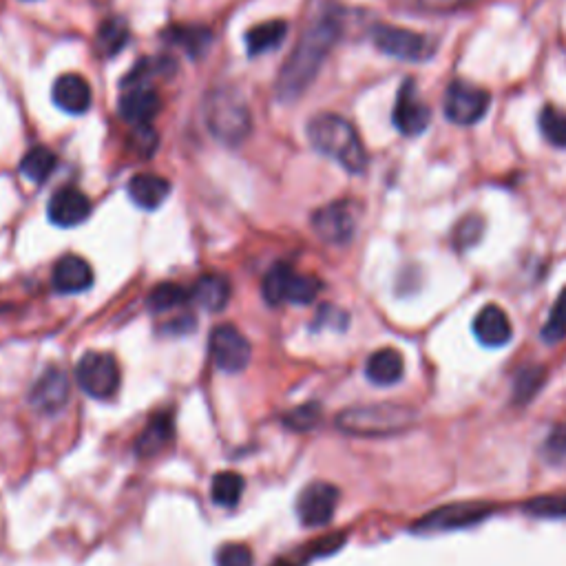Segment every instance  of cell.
<instances>
[{"instance_id":"1","label":"cell","mask_w":566,"mask_h":566,"mask_svg":"<svg viewBox=\"0 0 566 566\" xmlns=\"http://www.w3.org/2000/svg\"><path fill=\"white\" fill-rule=\"evenodd\" d=\"M341 29L343 25L339 16L330 12L314 20V23L303 31V36L297 40V47L292 49L286 65L279 71L275 91L281 102H295L306 93V89L312 85V80L317 78L323 60L328 58L332 47L337 45Z\"/></svg>"},{"instance_id":"2","label":"cell","mask_w":566,"mask_h":566,"mask_svg":"<svg viewBox=\"0 0 566 566\" xmlns=\"http://www.w3.org/2000/svg\"><path fill=\"white\" fill-rule=\"evenodd\" d=\"M308 140L314 151L328 155L352 175L368 169V153L352 124L337 113H319L308 122Z\"/></svg>"},{"instance_id":"3","label":"cell","mask_w":566,"mask_h":566,"mask_svg":"<svg viewBox=\"0 0 566 566\" xmlns=\"http://www.w3.org/2000/svg\"><path fill=\"white\" fill-rule=\"evenodd\" d=\"M334 423L339 432L348 436L383 438L410 429L416 423V414L401 405H368L341 412Z\"/></svg>"},{"instance_id":"4","label":"cell","mask_w":566,"mask_h":566,"mask_svg":"<svg viewBox=\"0 0 566 566\" xmlns=\"http://www.w3.org/2000/svg\"><path fill=\"white\" fill-rule=\"evenodd\" d=\"M204 118L213 138L228 146H239L253 129V118H250L246 100L228 87H219L208 96Z\"/></svg>"},{"instance_id":"5","label":"cell","mask_w":566,"mask_h":566,"mask_svg":"<svg viewBox=\"0 0 566 566\" xmlns=\"http://www.w3.org/2000/svg\"><path fill=\"white\" fill-rule=\"evenodd\" d=\"M372 40L385 56L405 62H425L436 54V43L432 38L396 25H376L372 29Z\"/></svg>"},{"instance_id":"6","label":"cell","mask_w":566,"mask_h":566,"mask_svg":"<svg viewBox=\"0 0 566 566\" xmlns=\"http://www.w3.org/2000/svg\"><path fill=\"white\" fill-rule=\"evenodd\" d=\"M80 390L98 401H107L120 387V365L107 352H87L76 365Z\"/></svg>"},{"instance_id":"7","label":"cell","mask_w":566,"mask_h":566,"mask_svg":"<svg viewBox=\"0 0 566 566\" xmlns=\"http://www.w3.org/2000/svg\"><path fill=\"white\" fill-rule=\"evenodd\" d=\"M489 104V91L471 85L467 80H454L445 93V115L454 124H463V127L485 118Z\"/></svg>"},{"instance_id":"8","label":"cell","mask_w":566,"mask_h":566,"mask_svg":"<svg viewBox=\"0 0 566 566\" xmlns=\"http://www.w3.org/2000/svg\"><path fill=\"white\" fill-rule=\"evenodd\" d=\"M491 516V507L482 502H454V505L440 507L416 522V533H443L467 529Z\"/></svg>"},{"instance_id":"9","label":"cell","mask_w":566,"mask_h":566,"mask_svg":"<svg viewBox=\"0 0 566 566\" xmlns=\"http://www.w3.org/2000/svg\"><path fill=\"white\" fill-rule=\"evenodd\" d=\"M339 489L330 482H310L297 498V516L303 527L321 529L334 518L339 505Z\"/></svg>"},{"instance_id":"10","label":"cell","mask_w":566,"mask_h":566,"mask_svg":"<svg viewBox=\"0 0 566 566\" xmlns=\"http://www.w3.org/2000/svg\"><path fill=\"white\" fill-rule=\"evenodd\" d=\"M211 356L215 365L226 374H239L248 368L253 348L250 341L235 326L224 323L211 334Z\"/></svg>"},{"instance_id":"11","label":"cell","mask_w":566,"mask_h":566,"mask_svg":"<svg viewBox=\"0 0 566 566\" xmlns=\"http://www.w3.org/2000/svg\"><path fill=\"white\" fill-rule=\"evenodd\" d=\"M392 120L394 127L407 135V138L421 135L429 127V122H432V111L421 100V93H418V87L412 78H407L403 87L398 89Z\"/></svg>"},{"instance_id":"12","label":"cell","mask_w":566,"mask_h":566,"mask_svg":"<svg viewBox=\"0 0 566 566\" xmlns=\"http://www.w3.org/2000/svg\"><path fill=\"white\" fill-rule=\"evenodd\" d=\"M312 228L326 244L343 246L356 233V208L350 202H332L312 215Z\"/></svg>"},{"instance_id":"13","label":"cell","mask_w":566,"mask_h":566,"mask_svg":"<svg viewBox=\"0 0 566 566\" xmlns=\"http://www.w3.org/2000/svg\"><path fill=\"white\" fill-rule=\"evenodd\" d=\"M69 401V379L65 370L49 368L31 387L29 403L40 414H58Z\"/></svg>"},{"instance_id":"14","label":"cell","mask_w":566,"mask_h":566,"mask_svg":"<svg viewBox=\"0 0 566 566\" xmlns=\"http://www.w3.org/2000/svg\"><path fill=\"white\" fill-rule=\"evenodd\" d=\"M47 215L51 224L62 228L80 226L91 215V199L78 188H62L49 199Z\"/></svg>"},{"instance_id":"15","label":"cell","mask_w":566,"mask_h":566,"mask_svg":"<svg viewBox=\"0 0 566 566\" xmlns=\"http://www.w3.org/2000/svg\"><path fill=\"white\" fill-rule=\"evenodd\" d=\"M162 109L160 93L151 87L127 89L120 100V115L133 127H149Z\"/></svg>"},{"instance_id":"16","label":"cell","mask_w":566,"mask_h":566,"mask_svg":"<svg viewBox=\"0 0 566 566\" xmlns=\"http://www.w3.org/2000/svg\"><path fill=\"white\" fill-rule=\"evenodd\" d=\"M56 107L69 115H82L91 109L93 93L89 82L78 73H65L54 85Z\"/></svg>"},{"instance_id":"17","label":"cell","mask_w":566,"mask_h":566,"mask_svg":"<svg viewBox=\"0 0 566 566\" xmlns=\"http://www.w3.org/2000/svg\"><path fill=\"white\" fill-rule=\"evenodd\" d=\"M474 334L485 348H502L513 337L511 321L500 306H485L474 319Z\"/></svg>"},{"instance_id":"18","label":"cell","mask_w":566,"mask_h":566,"mask_svg":"<svg viewBox=\"0 0 566 566\" xmlns=\"http://www.w3.org/2000/svg\"><path fill=\"white\" fill-rule=\"evenodd\" d=\"M93 286V268L87 259L67 255L54 268V288L62 295H76Z\"/></svg>"},{"instance_id":"19","label":"cell","mask_w":566,"mask_h":566,"mask_svg":"<svg viewBox=\"0 0 566 566\" xmlns=\"http://www.w3.org/2000/svg\"><path fill=\"white\" fill-rule=\"evenodd\" d=\"M173 436H175L173 414L157 412L151 416V421L146 423L144 432L138 438V445H135V452H138L140 458L157 456L173 443Z\"/></svg>"},{"instance_id":"20","label":"cell","mask_w":566,"mask_h":566,"mask_svg":"<svg viewBox=\"0 0 566 566\" xmlns=\"http://www.w3.org/2000/svg\"><path fill=\"white\" fill-rule=\"evenodd\" d=\"M169 195H171V184L162 175L138 173L133 175L129 182V197L133 199L135 206L144 208V211H155V208H160Z\"/></svg>"},{"instance_id":"21","label":"cell","mask_w":566,"mask_h":566,"mask_svg":"<svg viewBox=\"0 0 566 566\" xmlns=\"http://www.w3.org/2000/svg\"><path fill=\"white\" fill-rule=\"evenodd\" d=\"M403 374L405 359L403 354L394 348L376 350L368 359V363H365V376H368V381H372L374 385H396L403 379Z\"/></svg>"},{"instance_id":"22","label":"cell","mask_w":566,"mask_h":566,"mask_svg":"<svg viewBox=\"0 0 566 566\" xmlns=\"http://www.w3.org/2000/svg\"><path fill=\"white\" fill-rule=\"evenodd\" d=\"M230 292V281L224 275H204L195 281L191 297L199 308L219 312L228 306Z\"/></svg>"},{"instance_id":"23","label":"cell","mask_w":566,"mask_h":566,"mask_svg":"<svg viewBox=\"0 0 566 566\" xmlns=\"http://www.w3.org/2000/svg\"><path fill=\"white\" fill-rule=\"evenodd\" d=\"M129 25L127 20L120 16H111L107 20H102L96 34V51L102 58H113L118 56L120 51L127 47L129 43Z\"/></svg>"},{"instance_id":"24","label":"cell","mask_w":566,"mask_h":566,"mask_svg":"<svg viewBox=\"0 0 566 566\" xmlns=\"http://www.w3.org/2000/svg\"><path fill=\"white\" fill-rule=\"evenodd\" d=\"M288 36V23L286 20H268L253 27L246 34V47L250 56H261L268 51L277 49Z\"/></svg>"},{"instance_id":"25","label":"cell","mask_w":566,"mask_h":566,"mask_svg":"<svg viewBox=\"0 0 566 566\" xmlns=\"http://www.w3.org/2000/svg\"><path fill=\"white\" fill-rule=\"evenodd\" d=\"M58 166L56 153L47 149V146H36V149L27 151V155L20 160V173H23L29 182L45 184L51 175H54Z\"/></svg>"},{"instance_id":"26","label":"cell","mask_w":566,"mask_h":566,"mask_svg":"<svg viewBox=\"0 0 566 566\" xmlns=\"http://www.w3.org/2000/svg\"><path fill=\"white\" fill-rule=\"evenodd\" d=\"M246 482L235 471H222V474H215L213 485H211V494L215 505L224 507V509H233L239 505L241 494H244Z\"/></svg>"},{"instance_id":"27","label":"cell","mask_w":566,"mask_h":566,"mask_svg":"<svg viewBox=\"0 0 566 566\" xmlns=\"http://www.w3.org/2000/svg\"><path fill=\"white\" fill-rule=\"evenodd\" d=\"M292 275H295V270H292L288 264H275L268 270V275L264 279V299L270 303V306H281V303H286Z\"/></svg>"},{"instance_id":"28","label":"cell","mask_w":566,"mask_h":566,"mask_svg":"<svg viewBox=\"0 0 566 566\" xmlns=\"http://www.w3.org/2000/svg\"><path fill=\"white\" fill-rule=\"evenodd\" d=\"M171 40L173 45L182 47L188 56H199L204 54L206 47L211 45V31L204 29V27H177L171 29V34H166Z\"/></svg>"},{"instance_id":"29","label":"cell","mask_w":566,"mask_h":566,"mask_svg":"<svg viewBox=\"0 0 566 566\" xmlns=\"http://www.w3.org/2000/svg\"><path fill=\"white\" fill-rule=\"evenodd\" d=\"M540 131L553 146L566 149V113L555 107H544L540 111Z\"/></svg>"},{"instance_id":"30","label":"cell","mask_w":566,"mask_h":566,"mask_svg":"<svg viewBox=\"0 0 566 566\" xmlns=\"http://www.w3.org/2000/svg\"><path fill=\"white\" fill-rule=\"evenodd\" d=\"M184 301H186V290L182 286H177V283L166 281L153 288L149 297V308L153 312H169L180 308Z\"/></svg>"},{"instance_id":"31","label":"cell","mask_w":566,"mask_h":566,"mask_svg":"<svg viewBox=\"0 0 566 566\" xmlns=\"http://www.w3.org/2000/svg\"><path fill=\"white\" fill-rule=\"evenodd\" d=\"M542 383H544V368H540V365H531V368H524L518 374L516 385H513V401H516L518 405L529 403L531 398L538 394Z\"/></svg>"},{"instance_id":"32","label":"cell","mask_w":566,"mask_h":566,"mask_svg":"<svg viewBox=\"0 0 566 566\" xmlns=\"http://www.w3.org/2000/svg\"><path fill=\"white\" fill-rule=\"evenodd\" d=\"M524 511L533 518L544 520H564L566 518V494L555 496H540L524 505Z\"/></svg>"},{"instance_id":"33","label":"cell","mask_w":566,"mask_h":566,"mask_svg":"<svg viewBox=\"0 0 566 566\" xmlns=\"http://www.w3.org/2000/svg\"><path fill=\"white\" fill-rule=\"evenodd\" d=\"M321 292V279L314 277V275H292L290 279V286H288V297L286 301L290 303H310L317 299V295Z\"/></svg>"},{"instance_id":"34","label":"cell","mask_w":566,"mask_h":566,"mask_svg":"<svg viewBox=\"0 0 566 566\" xmlns=\"http://www.w3.org/2000/svg\"><path fill=\"white\" fill-rule=\"evenodd\" d=\"M566 337V288L560 292L558 301L551 310L549 321L542 328V341L544 343H560Z\"/></svg>"},{"instance_id":"35","label":"cell","mask_w":566,"mask_h":566,"mask_svg":"<svg viewBox=\"0 0 566 566\" xmlns=\"http://www.w3.org/2000/svg\"><path fill=\"white\" fill-rule=\"evenodd\" d=\"M482 233H485V222L478 215H467L458 222L454 230V244L458 250H469L471 246H476Z\"/></svg>"},{"instance_id":"36","label":"cell","mask_w":566,"mask_h":566,"mask_svg":"<svg viewBox=\"0 0 566 566\" xmlns=\"http://www.w3.org/2000/svg\"><path fill=\"white\" fill-rule=\"evenodd\" d=\"M321 423V407L317 403H306L283 416V425L295 432H308Z\"/></svg>"},{"instance_id":"37","label":"cell","mask_w":566,"mask_h":566,"mask_svg":"<svg viewBox=\"0 0 566 566\" xmlns=\"http://www.w3.org/2000/svg\"><path fill=\"white\" fill-rule=\"evenodd\" d=\"M542 456L549 465H566V427H555L542 445Z\"/></svg>"},{"instance_id":"38","label":"cell","mask_w":566,"mask_h":566,"mask_svg":"<svg viewBox=\"0 0 566 566\" xmlns=\"http://www.w3.org/2000/svg\"><path fill=\"white\" fill-rule=\"evenodd\" d=\"M253 562H255L253 551H250L246 544H237V542L224 544L215 555L217 566H253Z\"/></svg>"},{"instance_id":"39","label":"cell","mask_w":566,"mask_h":566,"mask_svg":"<svg viewBox=\"0 0 566 566\" xmlns=\"http://www.w3.org/2000/svg\"><path fill=\"white\" fill-rule=\"evenodd\" d=\"M131 142H133V149L140 151L144 157H149L155 153V146H157V135L155 131L149 127H135L133 135H131Z\"/></svg>"},{"instance_id":"40","label":"cell","mask_w":566,"mask_h":566,"mask_svg":"<svg viewBox=\"0 0 566 566\" xmlns=\"http://www.w3.org/2000/svg\"><path fill=\"white\" fill-rule=\"evenodd\" d=\"M474 0H418V5L427 12H456L460 7H467Z\"/></svg>"}]
</instances>
